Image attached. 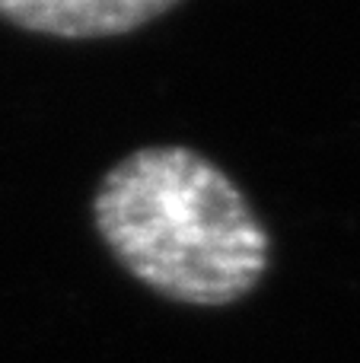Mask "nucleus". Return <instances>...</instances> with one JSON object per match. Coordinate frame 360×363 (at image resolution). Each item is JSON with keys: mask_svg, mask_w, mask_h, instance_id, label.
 <instances>
[{"mask_svg": "<svg viewBox=\"0 0 360 363\" xmlns=\"http://www.w3.org/2000/svg\"><path fill=\"white\" fill-rule=\"evenodd\" d=\"M93 220L112 255L150 290L227 306L268 268V239L246 194L189 147H144L106 172Z\"/></svg>", "mask_w": 360, "mask_h": 363, "instance_id": "f257e3e1", "label": "nucleus"}, {"mask_svg": "<svg viewBox=\"0 0 360 363\" xmlns=\"http://www.w3.org/2000/svg\"><path fill=\"white\" fill-rule=\"evenodd\" d=\"M179 0H0V19L55 38L125 35L163 16Z\"/></svg>", "mask_w": 360, "mask_h": 363, "instance_id": "f03ea898", "label": "nucleus"}]
</instances>
